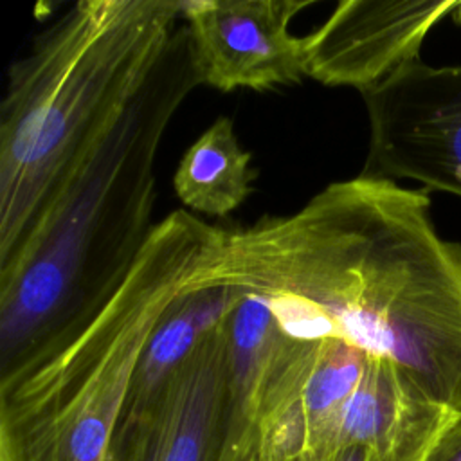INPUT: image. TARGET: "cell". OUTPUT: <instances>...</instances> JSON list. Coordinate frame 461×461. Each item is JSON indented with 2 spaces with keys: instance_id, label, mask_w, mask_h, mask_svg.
I'll use <instances>...</instances> for the list:
<instances>
[{
  "instance_id": "obj_1",
  "label": "cell",
  "mask_w": 461,
  "mask_h": 461,
  "mask_svg": "<svg viewBox=\"0 0 461 461\" xmlns=\"http://www.w3.org/2000/svg\"><path fill=\"white\" fill-rule=\"evenodd\" d=\"M205 288L256 295L290 337L346 339L461 414V243L423 189L358 175L292 214L207 223L184 290Z\"/></svg>"
},
{
  "instance_id": "obj_2",
  "label": "cell",
  "mask_w": 461,
  "mask_h": 461,
  "mask_svg": "<svg viewBox=\"0 0 461 461\" xmlns=\"http://www.w3.org/2000/svg\"><path fill=\"white\" fill-rule=\"evenodd\" d=\"M198 85L184 25L94 160L0 267V376L67 348L122 285L155 227L160 142Z\"/></svg>"
},
{
  "instance_id": "obj_3",
  "label": "cell",
  "mask_w": 461,
  "mask_h": 461,
  "mask_svg": "<svg viewBox=\"0 0 461 461\" xmlns=\"http://www.w3.org/2000/svg\"><path fill=\"white\" fill-rule=\"evenodd\" d=\"M184 0H81L9 68L0 121V267L32 240L162 61Z\"/></svg>"
},
{
  "instance_id": "obj_4",
  "label": "cell",
  "mask_w": 461,
  "mask_h": 461,
  "mask_svg": "<svg viewBox=\"0 0 461 461\" xmlns=\"http://www.w3.org/2000/svg\"><path fill=\"white\" fill-rule=\"evenodd\" d=\"M205 227L187 211L169 212L76 340L43 362L0 376V461H113L140 358L184 292Z\"/></svg>"
},
{
  "instance_id": "obj_5",
  "label": "cell",
  "mask_w": 461,
  "mask_h": 461,
  "mask_svg": "<svg viewBox=\"0 0 461 461\" xmlns=\"http://www.w3.org/2000/svg\"><path fill=\"white\" fill-rule=\"evenodd\" d=\"M360 94L369 121L360 175L461 196V65L416 58Z\"/></svg>"
},
{
  "instance_id": "obj_6",
  "label": "cell",
  "mask_w": 461,
  "mask_h": 461,
  "mask_svg": "<svg viewBox=\"0 0 461 461\" xmlns=\"http://www.w3.org/2000/svg\"><path fill=\"white\" fill-rule=\"evenodd\" d=\"M313 0H189L182 18L200 81L221 92L270 90L299 83L306 40L292 20Z\"/></svg>"
},
{
  "instance_id": "obj_7",
  "label": "cell",
  "mask_w": 461,
  "mask_h": 461,
  "mask_svg": "<svg viewBox=\"0 0 461 461\" xmlns=\"http://www.w3.org/2000/svg\"><path fill=\"white\" fill-rule=\"evenodd\" d=\"M232 312L202 335L146 409L121 420L113 461H220Z\"/></svg>"
},
{
  "instance_id": "obj_8",
  "label": "cell",
  "mask_w": 461,
  "mask_h": 461,
  "mask_svg": "<svg viewBox=\"0 0 461 461\" xmlns=\"http://www.w3.org/2000/svg\"><path fill=\"white\" fill-rule=\"evenodd\" d=\"M459 0H344L306 40L308 77L331 86L364 90L420 49Z\"/></svg>"
},
{
  "instance_id": "obj_9",
  "label": "cell",
  "mask_w": 461,
  "mask_h": 461,
  "mask_svg": "<svg viewBox=\"0 0 461 461\" xmlns=\"http://www.w3.org/2000/svg\"><path fill=\"white\" fill-rule=\"evenodd\" d=\"M456 418L394 364L371 357L315 452L362 447L376 461H425Z\"/></svg>"
},
{
  "instance_id": "obj_10",
  "label": "cell",
  "mask_w": 461,
  "mask_h": 461,
  "mask_svg": "<svg viewBox=\"0 0 461 461\" xmlns=\"http://www.w3.org/2000/svg\"><path fill=\"white\" fill-rule=\"evenodd\" d=\"M230 117H218L182 155L173 176L178 200L205 216L225 218L245 203L258 176Z\"/></svg>"
},
{
  "instance_id": "obj_11",
  "label": "cell",
  "mask_w": 461,
  "mask_h": 461,
  "mask_svg": "<svg viewBox=\"0 0 461 461\" xmlns=\"http://www.w3.org/2000/svg\"><path fill=\"white\" fill-rule=\"evenodd\" d=\"M425 461H461V414L441 434Z\"/></svg>"
},
{
  "instance_id": "obj_12",
  "label": "cell",
  "mask_w": 461,
  "mask_h": 461,
  "mask_svg": "<svg viewBox=\"0 0 461 461\" xmlns=\"http://www.w3.org/2000/svg\"><path fill=\"white\" fill-rule=\"evenodd\" d=\"M288 461H376V459L362 447H340L333 450L310 452Z\"/></svg>"
},
{
  "instance_id": "obj_13",
  "label": "cell",
  "mask_w": 461,
  "mask_h": 461,
  "mask_svg": "<svg viewBox=\"0 0 461 461\" xmlns=\"http://www.w3.org/2000/svg\"><path fill=\"white\" fill-rule=\"evenodd\" d=\"M452 20L457 23V25H461V0L457 2V5H456V9L452 11Z\"/></svg>"
},
{
  "instance_id": "obj_14",
  "label": "cell",
  "mask_w": 461,
  "mask_h": 461,
  "mask_svg": "<svg viewBox=\"0 0 461 461\" xmlns=\"http://www.w3.org/2000/svg\"><path fill=\"white\" fill-rule=\"evenodd\" d=\"M250 461H263V459H261V456H256V457H252Z\"/></svg>"
}]
</instances>
